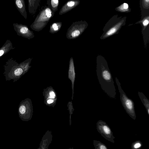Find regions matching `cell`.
I'll return each instance as SVG.
<instances>
[{
    "mask_svg": "<svg viewBox=\"0 0 149 149\" xmlns=\"http://www.w3.org/2000/svg\"><path fill=\"white\" fill-rule=\"evenodd\" d=\"M32 58H29L19 63L12 57L8 59L3 65V74L6 80H13V82L17 81L31 67L30 64Z\"/></svg>",
    "mask_w": 149,
    "mask_h": 149,
    "instance_id": "cell-1",
    "label": "cell"
},
{
    "mask_svg": "<svg viewBox=\"0 0 149 149\" xmlns=\"http://www.w3.org/2000/svg\"><path fill=\"white\" fill-rule=\"evenodd\" d=\"M54 13L48 6H45L42 7L30 25L31 28L36 31L42 30L53 17Z\"/></svg>",
    "mask_w": 149,
    "mask_h": 149,
    "instance_id": "cell-2",
    "label": "cell"
},
{
    "mask_svg": "<svg viewBox=\"0 0 149 149\" xmlns=\"http://www.w3.org/2000/svg\"><path fill=\"white\" fill-rule=\"evenodd\" d=\"M127 17L119 16L115 15L112 17L107 22L104 27L106 31L105 36H110L117 32L122 26L125 25Z\"/></svg>",
    "mask_w": 149,
    "mask_h": 149,
    "instance_id": "cell-3",
    "label": "cell"
},
{
    "mask_svg": "<svg viewBox=\"0 0 149 149\" xmlns=\"http://www.w3.org/2000/svg\"><path fill=\"white\" fill-rule=\"evenodd\" d=\"M88 25L85 21L81 20L73 22L68 29L66 37L69 39H74L78 37Z\"/></svg>",
    "mask_w": 149,
    "mask_h": 149,
    "instance_id": "cell-4",
    "label": "cell"
},
{
    "mask_svg": "<svg viewBox=\"0 0 149 149\" xmlns=\"http://www.w3.org/2000/svg\"><path fill=\"white\" fill-rule=\"evenodd\" d=\"M121 104L126 113L132 119L135 120L136 114L133 101L127 96L120 86L118 85Z\"/></svg>",
    "mask_w": 149,
    "mask_h": 149,
    "instance_id": "cell-5",
    "label": "cell"
},
{
    "mask_svg": "<svg viewBox=\"0 0 149 149\" xmlns=\"http://www.w3.org/2000/svg\"><path fill=\"white\" fill-rule=\"evenodd\" d=\"M98 132L106 140L114 143L115 137L110 127L107 123L101 120H99L96 124Z\"/></svg>",
    "mask_w": 149,
    "mask_h": 149,
    "instance_id": "cell-6",
    "label": "cell"
},
{
    "mask_svg": "<svg viewBox=\"0 0 149 149\" xmlns=\"http://www.w3.org/2000/svg\"><path fill=\"white\" fill-rule=\"evenodd\" d=\"M13 25L14 29L18 36L29 40L34 37L33 32L29 29L27 25L17 23H13Z\"/></svg>",
    "mask_w": 149,
    "mask_h": 149,
    "instance_id": "cell-7",
    "label": "cell"
},
{
    "mask_svg": "<svg viewBox=\"0 0 149 149\" xmlns=\"http://www.w3.org/2000/svg\"><path fill=\"white\" fill-rule=\"evenodd\" d=\"M28 102L27 100H22L20 102L18 107V112L19 116L23 121L26 120L27 119L29 107Z\"/></svg>",
    "mask_w": 149,
    "mask_h": 149,
    "instance_id": "cell-8",
    "label": "cell"
},
{
    "mask_svg": "<svg viewBox=\"0 0 149 149\" xmlns=\"http://www.w3.org/2000/svg\"><path fill=\"white\" fill-rule=\"evenodd\" d=\"M79 0H70L67 1L61 8L59 14L61 15L69 12L79 4Z\"/></svg>",
    "mask_w": 149,
    "mask_h": 149,
    "instance_id": "cell-9",
    "label": "cell"
},
{
    "mask_svg": "<svg viewBox=\"0 0 149 149\" xmlns=\"http://www.w3.org/2000/svg\"><path fill=\"white\" fill-rule=\"evenodd\" d=\"M75 74L73 59L72 57H71L69 60L68 78L72 82V90L74 88V82L75 79Z\"/></svg>",
    "mask_w": 149,
    "mask_h": 149,
    "instance_id": "cell-10",
    "label": "cell"
},
{
    "mask_svg": "<svg viewBox=\"0 0 149 149\" xmlns=\"http://www.w3.org/2000/svg\"><path fill=\"white\" fill-rule=\"evenodd\" d=\"M139 5L141 19L146 16L149 15V0H140Z\"/></svg>",
    "mask_w": 149,
    "mask_h": 149,
    "instance_id": "cell-11",
    "label": "cell"
},
{
    "mask_svg": "<svg viewBox=\"0 0 149 149\" xmlns=\"http://www.w3.org/2000/svg\"><path fill=\"white\" fill-rule=\"evenodd\" d=\"M15 5L21 14L25 19L27 18V12L24 0H14Z\"/></svg>",
    "mask_w": 149,
    "mask_h": 149,
    "instance_id": "cell-12",
    "label": "cell"
},
{
    "mask_svg": "<svg viewBox=\"0 0 149 149\" xmlns=\"http://www.w3.org/2000/svg\"><path fill=\"white\" fill-rule=\"evenodd\" d=\"M13 44L10 40H7L3 45L0 48V58L8 52L10 50L13 49Z\"/></svg>",
    "mask_w": 149,
    "mask_h": 149,
    "instance_id": "cell-13",
    "label": "cell"
},
{
    "mask_svg": "<svg viewBox=\"0 0 149 149\" xmlns=\"http://www.w3.org/2000/svg\"><path fill=\"white\" fill-rule=\"evenodd\" d=\"M28 10L29 14L34 15L39 6L40 0H28Z\"/></svg>",
    "mask_w": 149,
    "mask_h": 149,
    "instance_id": "cell-14",
    "label": "cell"
},
{
    "mask_svg": "<svg viewBox=\"0 0 149 149\" xmlns=\"http://www.w3.org/2000/svg\"><path fill=\"white\" fill-rule=\"evenodd\" d=\"M115 10L118 12L122 13H129L131 12V10L129 5L125 3H123L116 7Z\"/></svg>",
    "mask_w": 149,
    "mask_h": 149,
    "instance_id": "cell-15",
    "label": "cell"
},
{
    "mask_svg": "<svg viewBox=\"0 0 149 149\" xmlns=\"http://www.w3.org/2000/svg\"><path fill=\"white\" fill-rule=\"evenodd\" d=\"M62 23L61 22H56L52 23L50 25L49 32L52 34H54L59 31L60 30Z\"/></svg>",
    "mask_w": 149,
    "mask_h": 149,
    "instance_id": "cell-16",
    "label": "cell"
},
{
    "mask_svg": "<svg viewBox=\"0 0 149 149\" xmlns=\"http://www.w3.org/2000/svg\"><path fill=\"white\" fill-rule=\"evenodd\" d=\"M59 0H47V3L51 10L54 13L58 10Z\"/></svg>",
    "mask_w": 149,
    "mask_h": 149,
    "instance_id": "cell-17",
    "label": "cell"
},
{
    "mask_svg": "<svg viewBox=\"0 0 149 149\" xmlns=\"http://www.w3.org/2000/svg\"><path fill=\"white\" fill-rule=\"evenodd\" d=\"M138 95L142 103L145 107L148 114L149 115V101L141 93L138 92Z\"/></svg>",
    "mask_w": 149,
    "mask_h": 149,
    "instance_id": "cell-18",
    "label": "cell"
},
{
    "mask_svg": "<svg viewBox=\"0 0 149 149\" xmlns=\"http://www.w3.org/2000/svg\"><path fill=\"white\" fill-rule=\"evenodd\" d=\"M93 144L95 149H107L106 145L101 142L94 140Z\"/></svg>",
    "mask_w": 149,
    "mask_h": 149,
    "instance_id": "cell-19",
    "label": "cell"
},
{
    "mask_svg": "<svg viewBox=\"0 0 149 149\" xmlns=\"http://www.w3.org/2000/svg\"><path fill=\"white\" fill-rule=\"evenodd\" d=\"M141 146V143L139 141H136L133 143L132 145V149H137L140 147Z\"/></svg>",
    "mask_w": 149,
    "mask_h": 149,
    "instance_id": "cell-20",
    "label": "cell"
},
{
    "mask_svg": "<svg viewBox=\"0 0 149 149\" xmlns=\"http://www.w3.org/2000/svg\"><path fill=\"white\" fill-rule=\"evenodd\" d=\"M103 76L104 78L106 80H109L111 79L110 74L107 70H105L103 72Z\"/></svg>",
    "mask_w": 149,
    "mask_h": 149,
    "instance_id": "cell-21",
    "label": "cell"
},
{
    "mask_svg": "<svg viewBox=\"0 0 149 149\" xmlns=\"http://www.w3.org/2000/svg\"><path fill=\"white\" fill-rule=\"evenodd\" d=\"M50 96L52 98H54L55 97V95L53 91H51L49 93Z\"/></svg>",
    "mask_w": 149,
    "mask_h": 149,
    "instance_id": "cell-22",
    "label": "cell"
},
{
    "mask_svg": "<svg viewBox=\"0 0 149 149\" xmlns=\"http://www.w3.org/2000/svg\"><path fill=\"white\" fill-rule=\"evenodd\" d=\"M53 102V100H51V99L47 101V103L49 104H50V103H52Z\"/></svg>",
    "mask_w": 149,
    "mask_h": 149,
    "instance_id": "cell-23",
    "label": "cell"
}]
</instances>
